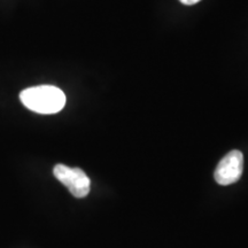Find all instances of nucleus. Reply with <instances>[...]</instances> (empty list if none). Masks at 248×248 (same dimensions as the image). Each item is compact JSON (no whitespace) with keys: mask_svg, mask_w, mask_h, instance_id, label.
<instances>
[{"mask_svg":"<svg viewBox=\"0 0 248 248\" xmlns=\"http://www.w3.org/2000/svg\"><path fill=\"white\" fill-rule=\"evenodd\" d=\"M28 109L38 114L59 113L66 105V95L57 86L40 85L23 90L20 94Z\"/></svg>","mask_w":248,"mask_h":248,"instance_id":"nucleus-1","label":"nucleus"},{"mask_svg":"<svg viewBox=\"0 0 248 248\" xmlns=\"http://www.w3.org/2000/svg\"><path fill=\"white\" fill-rule=\"evenodd\" d=\"M53 175L75 198L82 199L90 193L91 182L82 169L70 168L64 164H57L53 169Z\"/></svg>","mask_w":248,"mask_h":248,"instance_id":"nucleus-2","label":"nucleus"},{"mask_svg":"<svg viewBox=\"0 0 248 248\" xmlns=\"http://www.w3.org/2000/svg\"><path fill=\"white\" fill-rule=\"evenodd\" d=\"M244 171V155L240 151L229 152L217 164L214 177L217 184L231 185L238 182Z\"/></svg>","mask_w":248,"mask_h":248,"instance_id":"nucleus-3","label":"nucleus"},{"mask_svg":"<svg viewBox=\"0 0 248 248\" xmlns=\"http://www.w3.org/2000/svg\"><path fill=\"white\" fill-rule=\"evenodd\" d=\"M179 1H181L182 4H184V5L191 6V5H195V4H198V2H200L201 0H179Z\"/></svg>","mask_w":248,"mask_h":248,"instance_id":"nucleus-4","label":"nucleus"}]
</instances>
